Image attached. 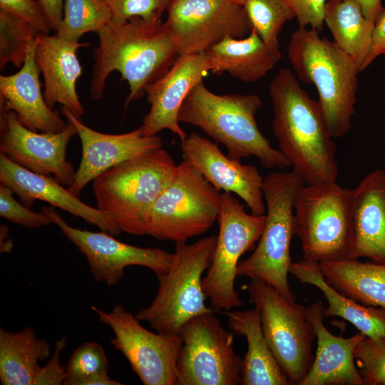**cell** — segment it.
Returning <instances> with one entry per match:
<instances>
[{"label": "cell", "instance_id": "1", "mask_svg": "<svg viewBox=\"0 0 385 385\" xmlns=\"http://www.w3.org/2000/svg\"><path fill=\"white\" fill-rule=\"evenodd\" d=\"M274 111L272 130L279 150L306 184L337 181V145L318 102L294 73L282 68L269 85Z\"/></svg>", "mask_w": 385, "mask_h": 385}, {"label": "cell", "instance_id": "2", "mask_svg": "<svg viewBox=\"0 0 385 385\" xmlns=\"http://www.w3.org/2000/svg\"><path fill=\"white\" fill-rule=\"evenodd\" d=\"M98 46L89 93L93 101L103 96L110 73L118 71L129 93L125 109L145 94L147 87L163 76L179 56L164 24L135 17L125 23L110 22L96 33Z\"/></svg>", "mask_w": 385, "mask_h": 385}, {"label": "cell", "instance_id": "3", "mask_svg": "<svg viewBox=\"0 0 385 385\" xmlns=\"http://www.w3.org/2000/svg\"><path fill=\"white\" fill-rule=\"evenodd\" d=\"M262 106L257 94L217 95L202 80L183 101L178 120L201 128L215 143L224 145L230 158L241 160L255 156L268 169L290 166L257 126L255 115Z\"/></svg>", "mask_w": 385, "mask_h": 385}, {"label": "cell", "instance_id": "4", "mask_svg": "<svg viewBox=\"0 0 385 385\" xmlns=\"http://www.w3.org/2000/svg\"><path fill=\"white\" fill-rule=\"evenodd\" d=\"M319 33L307 28L294 31L288 58L298 78L316 87L328 131L334 139L339 138L351 128L360 71L351 57Z\"/></svg>", "mask_w": 385, "mask_h": 385}, {"label": "cell", "instance_id": "5", "mask_svg": "<svg viewBox=\"0 0 385 385\" xmlns=\"http://www.w3.org/2000/svg\"><path fill=\"white\" fill-rule=\"evenodd\" d=\"M177 170L178 165L162 147L120 163L92 181L97 208L120 232L143 235L153 205Z\"/></svg>", "mask_w": 385, "mask_h": 385}, {"label": "cell", "instance_id": "6", "mask_svg": "<svg viewBox=\"0 0 385 385\" xmlns=\"http://www.w3.org/2000/svg\"><path fill=\"white\" fill-rule=\"evenodd\" d=\"M305 185L294 170L272 172L264 177L265 224L252 254L240 261L237 276L261 280L291 302H296L288 282L292 265L291 241L295 234L294 205Z\"/></svg>", "mask_w": 385, "mask_h": 385}, {"label": "cell", "instance_id": "7", "mask_svg": "<svg viewBox=\"0 0 385 385\" xmlns=\"http://www.w3.org/2000/svg\"><path fill=\"white\" fill-rule=\"evenodd\" d=\"M217 235L207 236L192 244L175 243L170 270L157 277L159 284L155 297L136 317L147 322L157 332L179 335L191 318L207 312L217 313L205 303L202 286L203 272L212 262Z\"/></svg>", "mask_w": 385, "mask_h": 385}, {"label": "cell", "instance_id": "8", "mask_svg": "<svg viewBox=\"0 0 385 385\" xmlns=\"http://www.w3.org/2000/svg\"><path fill=\"white\" fill-rule=\"evenodd\" d=\"M294 215L304 260L349 258L351 190L337 181L304 185L295 199Z\"/></svg>", "mask_w": 385, "mask_h": 385}, {"label": "cell", "instance_id": "9", "mask_svg": "<svg viewBox=\"0 0 385 385\" xmlns=\"http://www.w3.org/2000/svg\"><path fill=\"white\" fill-rule=\"evenodd\" d=\"M220 207V192L184 160L153 205L144 235L158 240L187 242L210 229L217 220Z\"/></svg>", "mask_w": 385, "mask_h": 385}, {"label": "cell", "instance_id": "10", "mask_svg": "<svg viewBox=\"0 0 385 385\" xmlns=\"http://www.w3.org/2000/svg\"><path fill=\"white\" fill-rule=\"evenodd\" d=\"M259 312L265 339L291 385H300L314 360V328L306 307L291 302L265 282L251 279L246 286Z\"/></svg>", "mask_w": 385, "mask_h": 385}, {"label": "cell", "instance_id": "11", "mask_svg": "<svg viewBox=\"0 0 385 385\" xmlns=\"http://www.w3.org/2000/svg\"><path fill=\"white\" fill-rule=\"evenodd\" d=\"M265 215L249 214L231 192H220L219 232L212 262L202 280L210 307L217 313L244 304L235 288L240 258L255 248L265 224Z\"/></svg>", "mask_w": 385, "mask_h": 385}, {"label": "cell", "instance_id": "12", "mask_svg": "<svg viewBox=\"0 0 385 385\" xmlns=\"http://www.w3.org/2000/svg\"><path fill=\"white\" fill-rule=\"evenodd\" d=\"M215 314L195 316L183 326L178 385L240 384L242 359L234 350V333L225 329Z\"/></svg>", "mask_w": 385, "mask_h": 385}, {"label": "cell", "instance_id": "13", "mask_svg": "<svg viewBox=\"0 0 385 385\" xmlns=\"http://www.w3.org/2000/svg\"><path fill=\"white\" fill-rule=\"evenodd\" d=\"M114 334L111 343L121 352L144 385H178L180 335L154 333L143 327L135 314L117 304L109 312L91 307Z\"/></svg>", "mask_w": 385, "mask_h": 385}, {"label": "cell", "instance_id": "14", "mask_svg": "<svg viewBox=\"0 0 385 385\" xmlns=\"http://www.w3.org/2000/svg\"><path fill=\"white\" fill-rule=\"evenodd\" d=\"M166 11L163 24L178 56L206 52L226 37L252 31L243 6L229 0H173Z\"/></svg>", "mask_w": 385, "mask_h": 385}, {"label": "cell", "instance_id": "15", "mask_svg": "<svg viewBox=\"0 0 385 385\" xmlns=\"http://www.w3.org/2000/svg\"><path fill=\"white\" fill-rule=\"evenodd\" d=\"M40 212L85 256L97 282L113 286L123 278L125 268L131 265L148 268L158 277L168 272L172 265L174 255L164 250L126 244L105 231L92 232L73 227L53 206H43Z\"/></svg>", "mask_w": 385, "mask_h": 385}, {"label": "cell", "instance_id": "16", "mask_svg": "<svg viewBox=\"0 0 385 385\" xmlns=\"http://www.w3.org/2000/svg\"><path fill=\"white\" fill-rule=\"evenodd\" d=\"M77 134L67 120L64 130L58 133H38L25 127L14 111L0 108V151L21 167L53 178L66 188L74 181L76 171L66 159L70 139Z\"/></svg>", "mask_w": 385, "mask_h": 385}, {"label": "cell", "instance_id": "17", "mask_svg": "<svg viewBox=\"0 0 385 385\" xmlns=\"http://www.w3.org/2000/svg\"><path fill=\"white\" fill-rule=\"evenodd\" d=\"M183 156L220 192L235 193L244 200L251 213L265 214L262 177L257 168L230 158L217 143L192 132L181 140Z\"/></svg>", "mask_w": 385, "mask_h": 385}, {"label": "cell", "instance_id": "18", "mask_svg": "<svg viewBox=\"0 0 385 385\" xmlns=\"http://www.w3.org/2000/svg\"><path fill=\"white\" fill-rule=\"evenodd\" d=\"M61 113L75 125L81 143V163L73 183L67 188L76 196L88 183L108 169L163 146V140L157 135L144 136L142 125L125 133L107 134L86 126L63 107Z\"/></svg>", "mask_w": 385, "mask_h": 385}, {"label": "cell", "instance_id": "19", "mask_svg": "<svg viewBox=\"0 0 385 385\" xmlns=\"http://www.w3.org/2000/svg\"><path fill=\"white\" fill-rule=\"evenodd\" d=\"M206 52L179 56L171 68L145 90L149 112L144 116L143 134L149 137L168 130L183 140L187 134L179 125L178 113L185 98L200 81L211 71Z\"/></svg>", "mask_w": 385, "mask_h": 385}, {"label": "cell", "instance_id": "20", "mask_svg": "<svg viewBox=\"0 0 385 385\" xmlns=\"http://www.w3.org/2000/svg\"><path fill=\"white\" fill-rule=\"evenodd\" d=\"M0 183L10 188L29 208H31L35 200H42L112 235L121 233L111 222L107 214L82 202L53 178L31 172L3 153H0Z\"/></svg>", "mask_w": 385, "mask_h": 385}, {"label": "cell", "instance_id": "21", "mask_svg": "<svg viewBox=\"0 0 385 385\" xmlns=\"http://www.w3.org/2000/svg\"><path fill=\"white\" fill-rule=\"evenodd\" d=\"M349 259L385 264V170L367 174L351 190Z\"/></svg>", "mask_w": 385, "mask_h": 385}, {"label": "cell", "instance_id": "22", "mask_svg": "<svg viewBox=\"0 0 385 385\" xmlns=\"http://www.w3.org/2000/svg\"><path fill=\"white\" fill-rule=\"evenodd\" d=\"M88 46L89 43L68 41L56 34L39 33L36 39L35 58L44 79L46 103L51 109L60 103L80 119L85 109L76 91L82 73L77 51Z\"/></svg>", "mask_w": 385, "mask_h": 385}, {"label": "cell", "instance_id": "23", "mask_svg": "<svg viewBox=\"0 0 385 385\" xmlns=\"http://www.w3.org/2000/svg\"><path fill=\"white\" fill-rule=\"evenodd\" d=\"M317 339L313 363L300 385H365L354 359V350L365 337L359 332L350 337L333 334L324 323L322 301L306 307Z\"/></svg>", "mask_w": 385, "mask_h": 385}, {"label": "cell", "instance_id": "24", "mask_svg": "<svg viewBox=\"0 0 385 385\" xmlns=\"http://www.w3.org/2000/svg\"><path fill=\"white\" fill-rule=\"evenodd\" d=\"M35 48L36 41L29 45L19 71L0 76V108L14 111L20 123L31 130L61 132L67 122L46 103L41 90V71L36 61Z\"/></svg>", "mask_w": 385, "mask_h": 385}, {"label": "cell", "instance_id": "25", "mask_svg": "<svg viewBox=\"0 0 385 385\" xmlns=\"http://www.w3.org/2000/svg\"><path fill=\"white\" fill-rule=\"evenodd\" d=\"M225 314L229 329L247 340V350L242 359L240 384L291 385L265 339L257 309L230 310Z\"/></svg>", "mask_w": 385, "mask_h": 385}, {"label": "cell", "instance_id": "26", "mask_svg": "<svg viewBox=\"0 0 385 385\" xmlns=\"http://www.w3.org/2000/svg\"><path fill=\"white\" fill-rule=\"evenodd\" d=\"M206 53L213 74L226 72L245 83L262 78L282 57L279 49L267 46L253 30L244 38L226 37Z\"/></svg>", "mask_w": 385, "mask_h": 385}, {"label": "cell", "instance_id": "27", "mask_svg": "<svg viewBox=\"0 0 385 385\" xmlns=\"http://www.w3.org/2000/svg\"><path fill=\"white\" fill-rule=\"evenodd\" d=\"M289 274L323 294L327 302V307H324V317H341L371 339L385 337V309L362 305L339 292L326 281L318 263L304 259L292 262Z\"/></svg>", "mask_w": 385, "mask_h": 385}, {"label": "cell", "instance_id": "28", "mask_svg": "<svg viewBox=\"0 0 385 385\" xmlns=\"http://www.w3.org/2000/svg\"><path fill=\"white\" fill-rule=\"evenodd\" d=\"M318 265L326 281L344 295L364 306L385 309V264L346 258Z\"/></svg>", "mask_w": 385, "mask_h": 385}, {"label": "cell", "instance_id": "29", "mask_svg": "<svg viewBox=\"0 0 385 385\" xmlns=\"http://www.w3.org/2000/svg\"><path fill=\"white\" fill-rule=\"evenodd\" d=\"M51 345L34 328L19 332L0 328V381L2 385H34L41 366L50 357Z\"/></svg>", "mask_w": 385, "mask_h": 385}, {"label": "cell", "instance_id": "30", "mask_svg": "<svg viewBox=\"0 0 385 385\" xmlns=\"http://www.w3.org/2000/svg\"><path fill=\"white\" fill-rule=\"evenodd\" d=\"M324 24L334 43L358 66L359 71L371 47L374 23L367 19L351 0L327 1Z\"/></svg>", "mask_w": 385, "mask_h": 385}, {"label": "cell", "instance_id": "31", "mask_svg": "<svg viewBox=\"0 0 385 385\" xmlns=\"http://www.w3.org/2000/svg\"><path fill=\"white\" fill-rule=\"evenodd\" d=\"M66 366L65 385H120L108 375V361L103 347L86 342L71 354Z\"/></svg>", "mask_w": 385, "mask_h": 385}, {"label": "cell", "instance_id": "32", "mask_svg": "<svg viewBox=\"0 0 385 385\" xmlns=\"http://www.w3.org/2000/svg\"><path fill=\"white\" fill-rule=\"evenodd\" d=\"M111 11L104 0H65L63 16L56 34L78 42L88 32L96 33L111 21Z\"/></svg>", "mask_w": 385, "mask_h": 385}, {"label": "cell", "instance_id": "33", "mask_svg": "<svg viewBox=\"0 0 385 385\" xmlns=\"http://www.w3.org/2000/svg\"><path fill=\"white\" fill-rule=\"evenodd\" d=\"M242 6L252 30L267 46L279 49V36L284 25L295 18L284 0H245Z\"/></svg>", "mask_w": 385, "mask_h": 385}, {"label": "cell", "instance_id": "34", "mask_svg": "<svg viewBox=\"0 0 385 385\" xmlns=\"http://www.w3.org/2000/svg\"><path fill=\"white\" fill-rule=\"evenodd\" d=\"M39 31L25 20L0 9V68L11 63L21 68L29 45Z\"/></svg>", "mask_w": 385, "mask_h": 385}, {"label": "cell", "instance_id": "35", "mask_svg": "<svg viewBox=\"0 0 385 385\" xmlns=\"http://www.w3.org/2000/svg\"><path fill=\"white\" fill-rule=\"evenodd\" d=\"M354 356L365 385H385V337H364L356 346Z\"/></svg>", "mask_w": 385, "mask_h": 385}, {"label": "cell", "instance_id": "36", "mask_svg": "<svg viewBox=\"0 0 385 385\" xmlns=\"http://www.w3.org/2000/svg\"><path fill=\"white\" fill-rule=\"evenodd\" d=\"M111 11V22L125 23L139 17L148 21L161 22V16L173 0H104Z\"/></svg>", "mask_w": 385, "mask_h": 385}, {"label": "cell", "instance_id": "37", "mask_svg": "<svg viewBox=\"0 0 385 385\" xmlns=\"http://www.w3.org/2000/svg\"><path fill=\"white\" fill-rule=\"evenodd\" d=\"M14 191L0 185V216L8 221L29 229H36L52 223L42 212H35L19 202L14 197Z\"/></svg>", "mask_w": 385, "mask_h": 385}, {"label": "cell", "instance_id": "38", "mask_svg": "<svg viewBox=\"0 0 385 385\" xmlns=\"http://www.w3.org/2000/svg\"><path fill=\"white\" fill-rule=\"evenodd\" d=\"M0 9L29 22L40 33L51 30L38 1L0 0Z\"/></svg>", "mask_w": 385, "mask_h": 385}, {"label": "cell", "instance_id": "39", "mask_svg": "<svg viewBox=\"0 0 385 385\" xmlns=\"http://www.w3.org/2000/svg\"><path fill=\"white\" fill-rule=\"evenodd\" d=\"M284 1L294 11L299 28L310 26L319 32L322 30L328 0H284Z\"/></svg>", "mask_w": 385, "mask_h": 385}, {"label": "cell", "instance_id": "40", "mask_svg": "<svg viewBox=\"0 0 385 385\" xmlns=\"http://www.w3.org/2000/svg\"><path fill=\"white\" fill-rule=\"evenodd\" d=\"M66 346V337L58 339L55 344L53 353L48 358L46 365L41 366L34 379V385L63 384L66 366L60 363L61 351Z\"/></svg>", "mask_w": 385, "mask_h": 385}, {"label": "cell", "instance_id": "41", "mask_svg": "<svg viewBox=\"0 0 385 385\" xmlns=\"http://www.w3.org/2000/svg\"><path fill=\"white\" fill-rule=\"evenodd\" d=\"M381 55H385V7L374 23L370 50L362 64L361 71Z\"/></svg>", "mask_w": 385, "mask_h": 385}, {"label": "cell", "instance_id": "42", "mask_svg": "<svg viewBox=\"0 0 385 385\" xmlns=\"http://www.w3.org/2000/svg\"><path fill=\"white\" fill-rule=\"evenodd\" d=\"M51 30L58 31L63 16V0H38Z\"/></svg>", "mask_w": 385, "mask_h": 385}, {"label": "cell", "instance_id": "43", "mask_svg": "<svg viewBox=\"0 0 385 385\" xmlns=\"http://www.w3.org/2000/svg\"><path fill=\"white\" fill-rule=\"evenodd\" d=\"M329 1H339L343 0H328ZM358 4L363 15L369 21L375 23L381 14L384 6L381 0H351Z\"/></svg>", "mask_w": 385, "mask_h": 385}, {"label": "cell", "instance_id": "44", "mask_svg": "<svg viewBox=\"0 0 385 385\" xmlns=\"http://www.w3.org/2000/svg\"><path fill=\"white\" fill-rule=\"evenodd\" d=\"M229 1H231L232 2H235V3L240 4V5H243V4L245 2V0H229Z\"/></svg>", "mask_w": 385, "mask_h": 385}]
</instances>
